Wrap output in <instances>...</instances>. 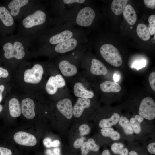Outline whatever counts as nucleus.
<instances>
[{
    "instance_id": "c03bdc74",
    "label": "nucleus",
    "mask_w": 155,
    "mask_h": 155,
    "mask_svg": "<svg viewBox=\"0 0 155 155\" xmlns=\"http://www.w3.org/2000/svg\"><path fill=\"white\" fill-rule=\"evenodd\" d=\"M102 155H111L110 151L108 150H104L102 154Z\"/></svg>"
},
{
    "instance_id": "c85d7f7f",
    "label": "nucleus",
    "mask_w": 155,
    "mask_h": 155,
    "mask_svg": "<svg viewBox=\"0 0 155 155\" xmlns=\"http://www.w3.org/2000/svg\"><path fill=\"white\" fill-rule=\"evenodd\" d=\"M79 130L81 135H84L88 134L90 131V129L88 125L83 124L80 126Z\"/></svg>"
},
{
    "instance_id": "393cba45",
    "label": "nucleus",
    "mask_w": 155,
    "mask_h": 155,
    "mask_svg": "<svg viewBox=\"0 0 155 155\" xmlns=\"http://www.w3.org/2000/svg\"><path fill=\"white\" fill-rule=\"evenodd\" d=\"M130 122L133 132L136 134L140 133L141 131L140 123L134 118H132L130 119Z\"/></svg>"
},
{
    "instance_id": "bb28decb",
    "label": "nucleus",
    "mask_w": 155,
    "mask_h": 155,
    "mask_svg": "<svg viewBox=\"0 0 155 155\" xmlns=\"http://www.w3.org/2000/svg\"><path fill=\"white\" fill-rule=\"evenodd\" d=\"M88 143L90 150L95 152L98 151L100 148L99 146L96 144L94 140L92 138H89L88 141Z\"/></svg>"
},
{
    "instance_id": "7ed1b4c3",
    "label": "nucleus",
    "mask_w": 155,
    "mask_h": 155,
    "mask_svg": "<svg viewBox=\"0 0 155 155\" xmlns=\"http://www.w3.org/2000/svg\"><path fill=\"white\" fill-rule=\"evenodd\" d=\"M3 49L4 51V56L7 59L15 58L21 59L25 55L24 46L22 43L19 41H16L13 44L9 42L6 43L3 45Z\"/></svg>"
},
{
    "instance_id": "6e6552de",
    "label": "nucleus",
    "mask_w": 155,
    "mask_h": 155,
    "mask_svg": "<svg viewBox=\"0 0 155 155\" xmlns=\"http://www.w3.org/2000/svg\"><path fill=\"white\" fill-rule=\"evenodd\" d=\"M13 138L17 143L23 146H33L36 145L37 142L34 135L24 131L17 132L14 134Z\"/></svg>"
},
{
    "instance_id": "6ab92c4d",
    "label": "nucleus",
    "mask_w": 155,
    "mask_h": 155,
    "mask_svg": "<svg viewBox=\"0 0 155 155\" xmlns=\"http://www.w3.org/2000/svg\"><path fill=\"white\" fill-rule=\"evenodd\" d=\"M9 108L11 116L14 118L19 116L21 113V109L18 100L16 98H13L9 101Z\"/></svg>"
},
{
    "instance_id": "412c9836",
    "label": "nucleus",
    "mask_w": 155,
    "mask_h": 155,
    "mask_svg": "<svg viewBox=\"0 0 155 155\" xmlns=\"http://www.w3.org/2000/svg\"><path fill=\"white\" fill-rule=\"evenodd\" d=\"M120 118V115L115 113L109 118L101 120L99 124V126L101 128L111 127L119 122Z\"/></svg>"
},
{
    "instance_id": "a19ab883",
    "label": "nucleus",
    "mask_w": 155,
    "mask_h": 155,
    "mask_svg": "<svg viewBox=\"0 0 155 155\" xmlns=\"http://www.w3.org/2000/svg\"><path fill=\"white\" fill-rule=\"evenodd\" d=\"M5 89L4 86L3 85H0V103L2 99V93Z\"/></svg>"
},
{
    "instance_id": "79ce46f5",
    "label": "nucleus",
    "mask_w": 155,
    "mask_h": 155,
    "mask_svg": "<svg viewBox=\"0 0 155 155\" xmlns=\"http://www.w3.org/2000/svg\"><path fill=\"white\" fill-rule=\"evenodd\" d=\"M135 119L140 123L142 122L144 120V118L140 115H136L135 117Z\"/></svg>"
},
{
    "instance_id": "20e7f679",
    "label": "nucleus",
    "mask_w": 155,
    "mask_h": 155,
    "mask_svg": "<svg viewBox=\"0 0 155 155\" xmlns=\"http://www.w3.org/2000/svg\"><path fill=\"white\" fill-rule=\"evenodd\" d=\"M47 17L45 12L41 10H37L24 19L23 25L26 28L42 25L46 22Z\"/></svg>"
},
{
    "instance_id": "2f4dec72",
    "label": "nucleus",
    "mask_w": 155,
    "mask_h": 155,
    "mask_svg": "<svg viewBox=\"0 0 155 155\" xmlns=\"http://www.w3.org/2000/svg\"><path fill=\"white\" fill-rule=\"evenodd\" d=\"M89 147L87 142H84L81 147V154L87 155L89 152Z\"/></svg>"
},
{
    "instance_id": "f3484780",
    "label": "nucleus",
    "mask_w": 155,
    "mask_h": 155,
    "mask_svg": "<svg viewBox=\"0 0 155 155\" xmlns=\"http://www.w3.org/2000/svg\"><path fill=\"white\" fill-rule=\"evenodd\" d=\"M123 12V16L129 24H134L136 21L137 15L132 6L130 4L127 5Z\"/></svg>"
},
{
    "instance_id": "f704fd0d",
    "label": "nucleus",
    "mask_w": 155,
    "mask_h": 155,
    "mask_svg": "<svg viewBox=\"0 0 155 155\" xmlns=\"http://www.w3.org/2000/svg\"><path fill=\"white\" fill-rule=\"evenodd\" d=\"M84 143V140L82 138L78 139L76 140L73 144V146L75 148H78L81 147Z\"/></svg>"
},
{
    "instance_id": "39448f33",
    "label": "nucleus",
    "mask_w": 155,
    "mask_h": 155,
    "mask_svg": "<svg viewBox=\"0 0 155 155\" xmlns=\"http://www.w3.org/2000/svg\"><path fill=\"white\" fill-rule=\"evenodd\" d=\"M140 116L146 119L151 120L155 117V103L151 98L147 97L141 101L139 109Z\"/></svg>"
},
{
    "instance_id": "f03ea898",
    "label": "nucleus",
    "mask_w": 155,
    "mask_h": 155,
    "mask_svg": "<svg viewBox=\"0 0 155 155\" xmlns=\"http://www.w3.org/2000/svg\"><path fill=\"white\" fill-rule=\"evenodd\" d=\"M99 51L103 58L112 65L118 67L121 65L122 57L118 49L113 45L104 44L100 47Z\"/></svg>"
},
{
    "instance_id": "ea45409f",
    "label": "nucleus",
    "mask_w": 155,
    "mask_h": 155,
    "mask_svg": "<svg viewBox=\"0 0 155 155\" xmlns=\"http://www.w3.org/2000/svg\"><path fill=\"white\" fill-rule=\"evenodd\" d=\"M60 142L58 140H55L52 142L51 143V147H57L59 146Z\"/></svg>"
},
{
    "instance_id": "a211bd4d",
    "label": "nucleus",
    "mask_w": 155,
    "mask_h": 155,
    "mask_svg": "<svg viewBox=\"0 0 155 155\" xmlns=\"http://www.w3.org/2000/svg\"><path fill=\"white\" fill-rule=\"evenodd\" d=\"M28 1V0H13L10 2L8 5V7L11 10V15L13 16L18 15L20 8L26 5Z\"/></svg>"
},
{
    "instance_id": "0eeeda50",
    "label": "nucleus",
    "mask_w": 155,
    "mask_h": 155,
    "mask_svg": "<svg viewBox=\"0 0 155 155\" xmlns=\"http://www.w3.org/2000/svg\"><path fill=\"white\" fill-rule=\"evenodd\" d=\"M66 83L64 79L60 74L50 76L46 83L45 89L49 94L53 95L57 92L58 89L64 87Z\"/></svg>"
},
{
    "instance_id": "4be33fe9",
    "label": "nucleus",
    "mask_w": 155,
    "mask_h": 155,
    "mask_svg": "<svg viewBox=\"0 0 155 155\" xmlns=\"http://www.w3.org/2000/svg\"><path fill=\"white\" fill-rule=\"evenodd\" d=\"M136 32L138 36L144 41H147L150 38V35L148 27L144 24H139L137 27Z\"/></svg>"
},
{
    "instance_id": "a18cd8bd",
    "label": "nucleus",
    "mask_w": 155,
    "mask_h": 155,
    "mask_svg": "<svg viewBox=\"0 0 155 155\" xmlns=\"http://www.w3.org/2000/svg\"><path fill=\"white\" fill-rule=\"evenodd\" d=\"M113 79L115 82H117L119 81V76L116 74H114L113 76Z\"/></svg>"
},
{
    "instance_id": "e433bc0d",
    "label": "nucleus",
    "mask_w": 155,
    "mask_h": 155,
    "mask_svg": "<svg viewBox=\"0 0 155 155\" xmlns=\"http://www.w3.org/2000/svg\"><path fill=\"white\" fill-rule=\"evenodd\" d=\"M9 75V73L5 69L0 67V78L1 77L6 78Z\"/></svg>"
},
{
    "instance_id": "ddd939ff",
    "label": "nucleus",
    "mask_w": 155,
    "mask_h": 155,
    "mask_svg": "<svg viewBox=\"0 0 155 155\" xmlns=\"http://www.w3.org/2000/svg\"><path fill=\"white\" fill-rule=\"evenodd\" d=\"M90 71L92 74L96 75H105L108 72L104 65L100 60L94 58L91 61Z\"/></svg>"
},
{
    "instance_id": "de8ad7c7",
    "label": "nucleus",
    "mask_w": 155,
    "mask_h": 155,
    "mask_svg": "<svg viewBox=\"0 0 155 155\" xmlns=\"http://www.w3.org/2000/svg\"><path fill=\"white\" fill-rule=\"evenodd\" d=\"M46 153L47 154L49 155L51 153V151L50 150H47L46 151Z\"/></svg>"
},
{
    "instance_id": "a878e982",
    "label": "nucleus",
    "mask_w": 155,
    "mask_h": 155,
    "mask_svg": "<svg viewBox=\"0 0 155 155\" xmlns=\"http://www.w3.org/2000/svg\"><path fill=\"white\" fill-rule=\"evenodd\" d=\"M149 24L148 27L150 35H152L155 33V15L150 16L148 19Z\"/></svg>"
},
{
    "instance_id": "c756f323",
    "label": "nucleus",
    "mask_w": 155,
    "mask_h": 155,
    "mask_svg": "<svg viewBox=\"0 0 155 155\" xmlns=\"http://www.w3.org/2000/svg\"><path fill=\"white\" fill-rule=\"evenodd\" d=\"M146 63V61L142 60L135 61L132 65V67L136 68L137 70H139L140 69L144 67Z\"/></svg>"
},
{
    "instance_id": "7c9ffc66",
    "label": "nucleus",
    "mask_w": 155,
    "mask_h": 155,
    "mask_svg": "<svg viewBox=\"0 0 155 155\" xmlns=\"http://www.w3.org/2000/svg\"><path fill=\"white\" fill-rule=\"evenodd\" d=\"M149 81L150 85L152 89L155 91V72L151 73L149 77Z\"/></svg>"
},
{
    "instance_id": "b1692460",
    "label": "nucleus",
    "mask_w": 155,
    "mask_h": 155,
    "mask_svg": "<svg viewBox=\"0 0 155 155\" xmlns=\"http://www.w3.org/2000/svg\"><path fill=\"white\" fill-rule=\"evenodd\" d=\"M111 148L112 151L115 154L120 155L129 154L128 150L124 148V145L121 143H114L111 145Z\"/></svg>"
},
{
    "instance_id": "f8f14e48",
    "label": "nucleus",
    "mask_w": 155,
    "mask_h": 155,
    "mask_svg": "<svg viewBox=\"0 0 155 155\" xmlns=\"http://www.w3.org/2000/svg\"><path fill=\"white\" fill-rule=\"evenodd\" d=\"M90 100L87 98H79L75 104L73 108V114L75 117L81 116L84 110L90 106Z\"/></svg>"
},
{
    "instance_id": "4468645a",
    "label": "nucleus",
    "mask_w": 155,
    "mask_h": 155,
    "mask_svg": "<svg viewBox=\"0 0 155 155\" xmlns=\"http://www.w3.org/2000/svg\"><path fill=\"white\" fill-rule=\"evenodd\" d=\"M73 92L75 96L79 98L89 99L93 98L94 95L93 92L86 89L83 84L80 82L74 84Z\"/></svg>"
},
{
    "instance_id": "dca6fc26",
    "label": "nucleus",
    "mask_w": 155,
    "mask_h": 155,
    "mask_svg": "<svg viewBox=\"0 0 155 155\" xmlns=\"http://www.w3.org/2000/svg\"><path fill=\"white\" fill-rule=\"evenodd\" d=\"M0 20L7 27L12 26L14 23V20L10 13L3 6H0Z\"/></svg>"
},
{
    "instance_id": "9b49d317",
    "label": "nucleus",
    "mask_w": 155,
    "mask_h": 155,
    "mask_svg": "<svg viewBox=\"0 0 155 155\" xmlns=\"http://www.w3.org/2000/svg\"><path fill=\"white\" fill-rule=\"evenodd\" d=\"M58 67L61 73L65 76H73L77 72L78 69L76 66L66 59L61 60L59 63Z\"/></svg>"
},
{
    "instance_id": "aec40b11",
    "label": "nucleus",
    "mask_w": 155,
    "mask_h": 155,
    "mask_svg": "<svg viewBox=\"0 0 155 155\" xmlns=\"http://www.w3.org/2000/svg\"><path fill=\"white\" fill-rule=\"evenodd\" d=\"M128 0H113L111 5L112 12L116 15H119L123 12Z\"/></svg>"
},
{
    "instance_id": "2eb2a0df",
    "label": "nucleus",
    "mask_w": 155,
    "mask_h": 155,
    "mask_svg": "<svg viewBox=\"0 0 155 155\" xmlns=\"http://www.w3.org/2000/svg\"><path fill=\"white\" fill-rule=\"evenodd\" d=\"M100 87L101 90L104 92H118L121 89L119 84L116 82L106 80L101 83Z\"/></svg>"
},
{
    "instance_id": "58836bf2",
    "label": "nucleus",
    "mask_w": 155,
    "mask_h": 155,
    "mask_svg": "<svg viewBox=\"0 0 155 155\" xmlns=\"http://www.w3.org/2000/svg\"><path fill=\"white\" fill-rule=\"evenodd\" d=\"M110 138L113 140H117L120 139V135L118 132L117 131H114Z\"/></svg>"
},
{
    "instance_id": "49530a36",
    "label": "nucleus",
    "mask_w": 155,
    "mask_h": 155,
    "mask_svg": "<svg viewBox=\"0 0 155 155\" xmlns=\"http://www.w3.org/2000/svg\"><path fill=\"white\" fill-rule=\"evenodd\" d=\"M129 155H139L135 151L132 150L130 151L129 153Z\"/></svg>"
},
{
    "instance_id": "473e14b6",
    "label": "nucleus",
    "mask_w": 155,
    "mask_h": 155,
    "mask_svg": "<svg viewBox=\"0 0 155 155\" xmlns=\"http://www.w3.org/2000/svg\"><path fill=\"white\" fill-rule=\"evenodd\" d=\"M144 2L147 7L152 9L155 8V0H144Z\"/></svg>"
},
{
    "instance_id": "72a5a7b5",
    "label": "nucleus",
    "mask_w": 155,
    "mask_h": 155,
    "mask_svg": "<svg viewBox=\"0 0 155 155\" xmlns=\"http://www.w3.org/2000/svg\"><path fill=\"white\" fill-rule=\"evenodd\" d=\"M11 151L9 149L0 147V155H12Z\"/></svg>"
},
{
    "instance_id": "37998d69",
    "label": "nucleus",
    "mask_w": 155,
    "mask_h": 155,
    "mask_svg": "<svg viewBox=\"0 0 155 155\" xmlns=\"http://www.w3.org/2000/svg\"><path fill=\"white\" fill-rule=\"evenodd\" d=\"M53 153L57 155H60V150L59 148H55L53 150Z\"/></svg>"
},
{
    "instance_id": "8fccbe9b",
    "label": "nucleus",
    "mask_w": 155,
    "mask_h": 155,
    "mask_svg": "<svg viewBox=\"0 0 155 155\" xmlns=\"http://www.w3.org/2000/svg\"><path fill=\"white\" fill-rule=\"evenodd\" d=\"M49 155H57L54 153H51Z\"/></svg>"
},
{
    "instance_id": "09e8293b",
    "label": "nucleus",
    "mask_w": 155,
    "mask_h": 155,
    "mask_svg": "<svg viewBox=\"0 0 155 155\" xmlns=\"http://www.w3.org/2000/svg\"><path fill=\"white\" fill-rule=\"evenodd\" d=\"M3 109V107L0 104V113L1 112Z\"/></svg>"
},
{
    "instance_id": "9d476101",
    "label": "nucleus",
    "mask_w": 155,
    "mask_h": 155,
    "mask_svg": "<svg viewBox=\"0 0 155 155\" xmlns=\"http://www.w3.org/2000/svg\"><path fill=\"white\" fill-rule=\"evenodd\" d=\"M35 105L34 101L31 99L26 98L21 101V110L23 115L26 118L32 119L35 117Z\"/></svg>"
},
{
    "instance_id": "f257e3e1",
    "label": "nucleus",
    "mask_w": 155,
    "mask_h": 155,
    "mask_svg": "<svg viewBox=\"0 0 155 155\" xmlns=\"http://www.w3.org/2000/svg\"><path fill=\"white\" fill-rule=\"evenodd\" d=\"M95 17L94 10L87 4H79L59 12L56 22L57 25L68 23L82 28L91 26Z\"/></svg>"
},
{
    "instance_id": "4c0bfd02",
    "label": "nucleus",
    "mask_w": 155,
    "mask_h": 155,
    "mask_svg": "<svg viewBox=\"0 0 155 155\" xmlns=\"http://www.w3.org/2000/svg\"><path fill=\"white\" fill-rule=\"evenodd\" d=\"M51 142L52 141L51 139L48 137L45 138L43 140V144L47 148L51 147Z\"/></svg>"
},
{
    "instance_id": "423d86ee",
    "label": "nucleus",
    "mask_w": 155,
    "mask_h": 155,
    "mask_svg": "<svg viewBox=\"0 0 155 155\" xmlns=\"http://www.w3.org/2000/svg\"><path fill=\"white\" fill-rule=\"evenodd\" d=\"M43 73V69L42 65L36 64L31 69H28L25 71L24 80L27 83L38 84L41 81Z\"/></svg>"
},
{
    "instance_id": "1a4fd4ad",
    "label": "nucleus",
    "mask_w": 155,
    "mask_h": 155,
    "mask_svg": "<svg viewBox=\"0 0 155 155\" xmlns=\"http://www.w3.org/2000/svg\"><path fill=\"white\" fill-rule=\"evenodd\" d=\"M58 110L67 118L71 119L73 115V108L71 100L65 98L59 101L56 104Z\"/></svg>"
},
{
    "instance_id": "c9c22d12",
    "label": "nucleus",
    "mask_w": 155,
    "mask_h": 155,
    "mask_svg": "<svg viewBox=\"0 0 155 155\" xmlns=\"http://www.w3.org/2000/svg\"><path fill=\"white\" fill-rule=\"evenodd\" d=\"M147 149L150 153L155 154V142H153L149 144L147 146Z\"/></svg>"
},
{
    "instance_id": "5701e85b",
    "label": "nucleus",
    "mask_w": 155,
    "mask_h": 155,
    "mask_svg": "<svg viewBox=\"0 0 155 155\" xmlns=\"http://www.w3.org/2000/svg\"><path fill=\"white\" fill-rule=\"evenodd\" d=\"M119 124L122 127L125 133L127 135H131L133 131L131 127L130 121L125 117L121 116L119 121Z\"/></svg>"
},
{
    "instance_id": "cd10ccee",
    "label": "nucleus",
    "mask_w": 155,
    "mask_h": 155,
    "mask_svg": "<svg viewBox=\"0 0 155 155\" xmlns=\"http://www.w3.org/2000/svg\"><path fill=\"white\" fill-rule=\"evenodd\" d=\"M114 131V129L111 127L102 128L101 130L102 135L104 137H110Z\"/></svg>"
},
{
    "instance_id": "3c124183",
    "label": "nucleus",
    "mask_w": 155,
    "mask_h": 155,
    "mask_svg": "<svg viewBox=\"0 0 155 155\" xmlns=\"http://www.w3.org/2000/svg\"><path fill=\"white\" fill-rule=\"evenodd\" d=\"M130 28H131V29H132V27H130Z\"/></svg>"
}]
</instances>
